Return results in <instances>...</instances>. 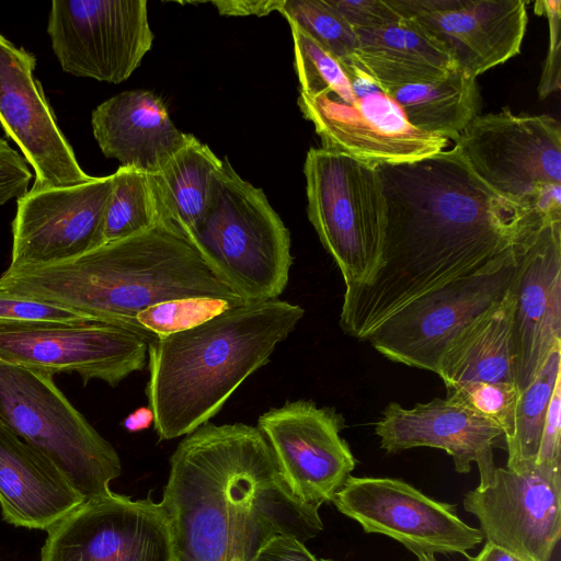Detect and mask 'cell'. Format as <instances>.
Listing matches in <instances>:
<instances>
[{
    "mask_svg": "<svg viewBox=\"0 0 561 561\" xmlns=\"http://www.w3.org/2000/svg\"><path fill=\"white\" fill-rule=\"evenodd\" d=\"M513 307L512 285L449 343L436 369L448 391L471 382H514Z\"/></svg>",
    "mask_w": 561,
    "mask_h": 561,
    "instance_id": "25",
    "label": "cell"
},
{
    "mask_svg": "<svg viewBox=\"0 0 561 561\" xmlns=\"http://www.w3.org/2000/svg\"><path fill=\"white\" fill-rule=\"evenodd\" d=\"M490 541L523 561H550L561 536V466L495 468L490 484L462 501Z\"/></svg>",
    "mask_w": 561,
    "mask_h": 561,
    "instance_id": "16",
    "label": "cell"
},
{
    "mask_svg": "<svg viewBox=\"0 0 561 561\" xmlns=\"http://www.w3.org/2000/svg\"><path fill=\"white\" fill-rule=\"evenodd\" d=\"M356 100L345 103L331 93L299 94L298 105L322 140L373 165L420 160L443 151L449 140L416 129L400 106L356 62L346 66Z\"/></svg>",
    "mask_w": 561,
    "mask_h": 561,
    "instance_id": "9",
    "label": "cell"
},
{
    "mask_svg": "<svg viewBox=\"0 0 561 561\" xmlns=\"http://www.w3.org/2000/svg\"><path fill=\"white\" fill-rule=\"evenodd\" d=\"M114 175L67 187L27 191L16 201L11 263L23 270L67 262L104 244Z\"/></svg>",
    "mask_w": 561,
    "mask_h": 561,
    "instance_id": "15",
    "label": "cell"
},
{
    "mask_svg": "<svg viewBox=\"0 0 561 561\" xmlns=\"http://www.w3.org/2000/svg\"><path fill=\"white\" fill-rule=\"evenodd\" d=\"M308 217L345 288L366 283L381 257L386 201L376 165L331 148L305 160Z\"/></svg>",
    "mask_w": 561,
    "mask_h": 561,
    "instance_id": "7",
    "label": "cell"
},
{
    "mask_svg": "<svg viewBox=\"0 0 561 561\" xmlns=\"http://www.w3.org/2000/svg\"><path fill=\"white\" fill-rule=\"evenodd\" d=\"M241 304L211 297L173 299L144 309L136 316V321L149 333L164 337L202 324Z\"/></svg>",
    "mask_w": 561,
    "mask_h": 561,
    "instance_id": "32",
    "label": "cell"
},
{
    "mask_svg": "<svg viewBox=\"0 0 561 561\" xmlns=\"http://www.w3.org/2000/svg\"><path fill=\"white\" fill-rule=\"evenodd\" d=\"M0 294L55 304L147 333L136 316L159 302L191 297L247 301L216 277L188 238L161 214L147 230L73 260L7 268Z\"/></svg>",
    "mask_w": 561,
    "mask_h": 561,
    "instance_id": "3",
    "label": "cell"
},
{
    "mask_svg": "<svg viewBox=\"0 0 561 561\" xmlns=\"http://www.w3.org/2000/svg\"><path fill=\"white\" fill-rule=\"evenodd\" d=\"M385 92L400 106L410 125L448 140L455 141L479 115L476 79L460 69L440 80L404 84Z\"/></svg>",
    "mask_w": 561,
    "mask_h": 561,
    "instance_id": "27",
    "label": "cell"
},
{
    "mask_svg": "<svg viewBox=\"0 0 561 561\" xmlns=\"http://www.w3.org/2000/svg\"><path fill=\"white\" fill-rule=\"evenodd\" d=\"M153 423V413L148 407H141L130 413L123 422L124 427L129 432H139L150 427Z\"/></svg>",
    "mask_w": 561,
    "mask_h": 561,
    "instance_id": "42",
    "label": "cell"
},
{
    "mask_svg": "<svg viewBox=\"0 0 561 561\" xmlns=\"http://www.w3.org/2000/svg\"><path fill=\"white\" fill-rule=\"evenodd\" d=\"M92 317L55 304L0 294V325L75 323Z\"/></svg>",
    "mask_w": 561,
    "mask_h": 561,
    "instance_id": "34",
    "label": "cell"
},
{
    "mask_svg": "<svg viewBox=\"0 0 561 561\" xmlns=\"http://www.w3.org/2000/svg\"><path fill=\"white\" fill-rule=\"evenodd\" d=\"M386 201L381 257L370 278L345 288L341 329L367 336L419 296L472 275L546 220L489 187L454 147L376 165Z\"/></svg>",
    "mask_w": 561,
    "mask_h": 561,
    "instance_id": "1",
    "label": "cell"
},
{
    "mask_svg": "<svg viewBox=\"0 0 561 561\" xmlns=\"http://www.w3.org/2000/svg\"><path fill=\"white\" fill-rule=\"evenodd\" d=\"M188 240L216 277L247 301L277 299L286 288L293 264L289 231L264 192L227 159Z\"/></svg>",
    "mask_w": 561,
    "mask_h": 561,
    "instance_id": "5",
    "label": "cell"
},
{
    "mask_svg": "<svg viewBox=\"0 0 561 561\" xmlns=\"http://www.w3.org/2000/svg\"><path fill=\"white\" fill-rule=\"evenodd\" d=\"M439 42L458 69L477 78L517 55L526 32L523 0H388Z\"/></svg>",
    "mask_w": 561,
    "mask_h": 561,
    "instance_id": "19",
    "label": "cell"
},
{
    "mask_svg": "<svg viewBox=\"0 0 561 561\" xmlns=\"http://www.w3.org/2000/svg\"><path fill=\"white\" fill-rule=\"evenodd\" d=\"M84 501L46 456L0 422V506L7 523L47 530Z\"/></svg>",
    "mask_w": 561,
    "mask_h": 561,
    "instance_id": "23",
    "label": "cell"
},
{
    "mask_svg": "<svg viewBox=\"0 0 561 561\" xmlns=\"http://www.w3.org/2000/svg\"><path fill=\"white\" fill-rule=\"evenodd\" d=\"M332 502L365 533L388 536L414 554L468 558V551L484 538L458 516L455 504L428 497L399 479L350 476Z\"/></svg>",
    "mask_w": 561,
    "mask_h": 561,
    "instance_id": "14",
    "label": "cell"
},
{
    "mask_svg": "<svg viewBox=\"0 0 561 561\" xmlns=\"http://www.w3.org/2000/svg\"><path fill=\"white\" fill-rule=\"evenodd\" d=\"M279 12L342 62L353 61L357 34L327 0H285Z\"/></svg>",
    "mask_w": 561,
    "mask_h": 561,
    "instance_id": "31",
    "label": "cell"
},
{
    "mask_svg": "<svg viewBox=\"0 0 561 561\" xmlns=\"http://www.w3.org/2000/svg\"><path fill=\"white\" fill-rule=\"evenodd\" d=\"M300 93H331L345 103L356 100L344 62L297 24L289 22Z\"/></svg>",
    "mask_w": 561,
    "mask_h": 561,
    "instance_id": "30",
    "label": "cell"
},
{
    "mask_svg": "<svg viewBox=\"0 0 561 561\" xmlns=\"http://www.w3.org/2000/svg\"><path fill=\"white\" fill-rule=\"evenodd\" d=\"M254 561H333L317 558L302 541L290 535H276L259 550Z\"/></svg>",
    "mask_w": 561,
    "mask_h": 561,
    "instance_id": "39",
    "label": "cell"
},
{
    "mask_svg": "<svg viewBox=\"0 0 561 561\" xmlns=\"http://www.w3.org/2000/svg\"><path fill=\"white\" fill-rule=\"evenodd\" d=\"M94 138L107 158L149 174L160 170L187 141L163 101L151 91L131 90L101 103L93 112Z\"/></svg>",
    "mask_w": 561,
    "mask_h": 561,
    "instance_id": "22",
    "label": "cell"
},
{
    "mask_svg": "<svg viewBox=\"0 0 561 561\" xmlns=\"http://www.w3.org/2000/svg\"><path fill=\"white\" fill-rule=\"evenodd\" d=\"M46 531L39 561H175L170 517L150 493L85 500Z\"/></svg>",
    "mask_w": 561,
    "mask_h": 561,
    "instance_id": "13",
    "label": "cell"
},
{
    "mask_svg": "<svg viewBox=\"0 0 561 561\" xmlns=\"http://www.w3.org/2000/svg\"><path fill=\"white\" fill-rule=\"evenodd\" d=\"M355 31H376L401 21L388 0H327Z\"/></svg>",
    "mask_w": 561,
    "mask_h": 561,
    "instance_id": "36",
    "label": "cell"
},
{
    "mask_svg": "<svg viewBox=\"0 0 561 561\" xmlns=\"http://www.w3.org/2000/svg\"><path fill=\"white\" fill-rule=\"evenodd\" d=\"M32 172L23 156L0 138V205L27 192Z\"/></svg>",
    "mask_w": 561,
    "mask_h": 561,
    "instance_id": "37",
    "label": "cell"
},
{
    "mask_svg": "<svg viewBox=\"0 0 561 561\" xmlns=\"http://www.w3.org/2000/svg\"><path fill=\"white\" fill-rule=\"evenodd\" d=\"M113 175V191L105 215L104 244L142 232L160 217L149 173L121 165Z\"/></svg>",
    "mask_w": 561,
    "mask_h": 561,
    "instance_id": "29",
    "label": "cell"
},
{
    "mask_svg": "<svg viewBox=\"0 0 561 561\" xmlns=\"http://www.w3.org/2000/svg\"><path fill=\"white\" fill-rule=\"evenodd\" d=\"M344 426L342 414L311 400L288 401L259 417L283 478L302 503L332 502L354 470L356 460L340 435Z\"/></svg>",
    "mask_w": 561,
    "mask_h": 561,
    "instance_id": "17",
    "label": "cell"
},
{
    "mask_svg": "<svg viewBox=\"0 0 561 561\" xmlns=\"http://www.w3.org/2000/svg\"><path fill=\"white\" fill-rule=\"evenodd\" d=\"M455 142L489 187L528 209L541 185L561 183V127L550 115H477Z\"/></svg>",
    "mask_w": 561,
    "mask_h": 561,
    "instance_id": "11",
    "label": "cell"
},
{
    "mask_svg": "<svg viewBox=\"0 0 561 561\" xmlns=\"http://www.w3.org/2000/svg\"><path fill=\"white\" fill-rule=\"evenodd\" d=\"M533 231L485 268L413 299L366 341L392 362L436 373L442 355L460 331L507 295L522 244Z\"/></svg>",
    "mask_w": 561,
    "mask_h": 561,
    "instance_id": "8",
    "label": "cell"
},
{
    "mask_svg": "<svg viewBox=\"0 0 561 561\" xmlns=\"http://www.w3.org/2000/svg\"><path fill=\"white\" fill-rule=\"evenodd\" d=\"M561 377V346L549 354L533 381L520 391L513 435L505 440L506 468L523 472L535 467L547 408Z\"/></svg>",
    "mask_w": 561,
    "mask_h": 561,
    "instance_id": "28",
    "label": "cell"
},
{
    "mask_svg": "<svg viewBox=\"0 0 561 561\" xmlns=\"http://www.w3.org/2000/svg\"><path fill=\"white\" fill-rule=\"evenodd\" d=\"M356 34L353 59L382 91L440 80L458 69L447 49L410 18Z\"/></svg>",
    "mask_w": 561,
    "mask_h": 561,
    "instance_id": "24",
    "label": "cell"
},
{
    "mask_svg": "<svg viewBox=\"0 0 561 561\" xmlns=\"http://www.w3.org/2000/svg\"><path fill=\"white\" fill-rule=\"evenodd\" d=\"M221 164L207 145L190 134L186 144L150 174L160 214L187 238L208 208L213 178Z\"/></svg>",
    "mask_w": 561,
    "mask_h": 561,
    "instance_id": "26",
    "label": "cell"
},
{
    "mask_svg": "<svg viewBox=\"0 0 561 561\" xmlns=\"http://www.w3.org/2000/svg\"><path fill=\"white\" fill-rule=\"evenodd\" d=\"M535 465L561 466V377L547 408Z\"/></svg>",
    "mask_w": 561,
    "mask_h": 561,
    "instance_id": "38",
    "label": "cell"
},
{
    "mask_svg": "<svg viewBox=\"0 0 561 561\" xmlns=\"http://www.w3.org/2000/svg\"><path fill=\"white\" fill-rule=\"evenodd\" d=\"M304 314L299 305L278 298L247 301L152 341L146 396L159 439L187 435L215 416Z\"/></svg>",
    "mask_w": 561,
    "mask_h": 561,
    "instance_id": "4",
    "label": "cell"
},
{
    "mask_svg": "<svg viewBox=\"0 0 561 561\" xmlns=\"http://www.w3.org/2000/svg\"><path fill=\"white\" fill-rule=\"evenodd\" d=\"M0 422L90 500L110 494L118 454L56 386L54 375L0 358Z\"/></svg>",
    "mask_w": 561,
    "mask_h": 561,
    "instance_id": "6",
    "label": "cell"
},
{
    "mask_svg": "<svg viewBox=\"0 0 561 561\" xmlns=\"http://www.w3.org/2000/svg\"><path fill=\"white\" fill-rule=\"evenodd\" d=\"M415 556L417 558V561H437L434 553L422 552Z\"/></svg>",
    "mask_w": 561,
    "mask_h": 561,
    "instance_id": "43",
    "label": "cell"
},
{
    "mask_svg": "<svg viewBox=\"0 0 561 561\" xmlns=\"http://www.w3.org/2000/svg\"><path fill=\"white\" fill-rule=\"evenodd\" d=\"M285 0H216L210 3L221 15L265 16L273 11H279Z\"/></svg>",
    "mask_w": 561,
    "mask_h": 561,
    "instance_id": "40",
    "label": "cell"
},
{
    "mask_svg": "<svg viewBox=\"0 0 561 561\" xmlns=\"http://www.w3.org/2000/svg\"><path fill=\"white\" fill-rule=\"evenodd\" d=\"M535 10L545 14L549 24V45L538 84L540 99L557 92L561 85V1H537Z\"/></svg>",
    "mask_w": 561,
    "mask_h": 561,
    "instance_id": "35",
    "label": "cell"
},
{
    "mask_svg": "<svg viewBox=\"0 0 561 561\" xmlns=\"http://www.w3.org/2000/svg\"><path fill=\"white\" fill-rule=\"evenodd\" d=\"M47 33L64 71L121 83L153 43L147 0H54Z\"/></svg>",
    "mask_w": 561,
    "mask_h": 561,
    "instance_id": "12",
    "label": "cell"
},
{
    "mask_svg": "<svg viewBox=\"0 0 561 561\" xmlns=\"http://www.w3.org/2000/svg\"><path fill=\"white\" fill-rule=\"evenodd\" d=\"M158 339L122 323L88 319L75 323L0 325V358L53 375L76 373L85 385L115 387L148 363Z\"/></svg>",
    "mask_w": 561,
    "mask_h": 561,
    "instance_id": "10",
    "label": "cell"
},
{
    "mask_svg": "<svg viewBox=\"0 0 561 561\" xmlns=\"http://www.w3.org/2000/svg\"><path fill=\"white\" fill-rule=\"evenodd\" d=\"M519 393L514 382H471L447 391L446 398L497 425L505 443L514 432Z\"/></svg>",
    "mask_w": 561,
    "mask_h": 561,
    "instance_id": "33",
    "label": "cell"
},
{
    "mask_svg": "<svg viewBox=\"0 0 561 561\" xmlns=\"http://www.w3.org/2000/svg\"><path fill=\"white\" fill-rule=\"evenodd\" d=\"M468 561H523L507 550L486 541L481 551L474 557H468Z\"/></svg>",
    "mask_w": 561,
    "mask_h": 561,
    "instance_id": "41",
    "label": "cell"
},
{
    "mask_svg": "<svg viewBox=\"0 0 561 561\" xmlns=\"http://www.w3.org/2000/svg\"><path fill=\"white\" fill-rule=\"evenodd\" d=\"M513 294L514 382L522 391L561 346V221H545L524 240Z\"/></svg>",
    "mask_w": 561,
    "mask_h": 561,
    "instance_id": "20",
    "label": "cell"
},
{
    "mask_svg": "<svg viewBox=\"0 0 561 561\" xmlns=\"http://www.w3.org/2000/svg\"><path fill=\"white\" fill-rule=\"evenodd\" d=\"M35 56L0 34V124L34 169L32 191L90 181L59 129L41 82Z\"/></svg>",
    "mask_w": 561,
    "mask_h": 561,
    "instance_id": "18",
    "label": "cell"
},
{
    "mask_svg": "<svg viewBox=\"0 0 561 561\" xmlns=\"http://www.w3.org/2000/svg\"><path fill=\"white\" fill-rule=\"evenodd\" d=\"M375 432L380 447L389 454L414 447L439 448L453 458L458 473H468L476 462L481 489L493 479V448L504 440L497 425L448 398H435L411 409L390 402Z\"/></svg>",
    "mask_w": 561,
    "mask_h": 561,
    "instance_id": "21",
    "label": "cell"
},
{
    "mask_svg": "<svg viewBox=\"0 0 561 561\" xmlns=\"http://www.w3.org/2000/svg\"><path fill=\"white\" fill-rule=\"evenodd\" d=\"M175 561H254L276 535L305 542L323 530L319 506L290 491L257 427L205 423L170 458L161 501Z\"/></svg>",
    "mask_w": 561,
    "mask_h": 561,
    "instance_id": "2",
    "label": "cell"
}]
</instances>
